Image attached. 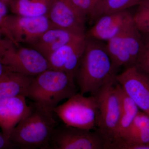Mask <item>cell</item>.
<instances>
[{"label": "cell", "instance_id": "6da1fadb", "mask_svg": "<svg viewBox=\"0 0 149 149\" xmlns=\"http://www.w3.org/2000/svg\"><path fill=\"white\" fill-rule=\"evenodd\" d=\"M115 71L105 45L86 37L84 53L74 78L80 93L94 95L115 79Z\"/></svg>", "mask_w": 149, "mask_h": 149}, {"label": "cell", "instance_id": "7a4b0ae2", "mask_svg": "<svg viewBox=\"0 0 149 149\" xmlns=\"http://www.w3.org/2000/svg\"><path fill=\"white\" fill-rule=\"evenodd\" d=\"M56 116L52 109L32 103L27 113L10 133V141L19 148H49L51 136L59 124Z\"/></svg>", "mask_w": 149, "mask_h": 149}, {"label": "cell", "instance_id": "3957f363", "mask_svg": "<svg viewBox=\"0 0 149 149\" xmlns=\"http://www.w3.org/2000/svg\"><path fill=\"white\" fill-rule=\"evenodd\" d=\"M77 93L74 77L64 71L49 69L34 77L27 97L53 109L62 101Z\"/></svg>", "mask_w": 149, "mask_h": 149}, {"label": "cell", "instance_id": "277c9868", "mask_svg": "<svg viewBox=\"0 0 149 149\" xmlns=\"http://www.w3.org/2000/svg\"><path fill=\"white\" fill-rule=\"evenodd\" d=\"M0 58L8 70L30 77L50 69L47 60L40 52L17 45L6 37L0 44Z\"/></svg>", "mask_w": 149, "mask_h": 149}, {"label": "cell", "instance_id": "5b68a950", "mask_svg": "<svg viewBox=\"0 0 149 149\" xmlns=\"http://www.w3.org/2000/svg\"><path fill=\"white\" fill-rule=\"evenodd\" d=\"M92 95L95 97L97 104L96 130L106 139L109 146L113 139L121 114L119 84L115 78Z\"/></svg>", "mask_w": 149, "mask_h": 149}, {"label": "cell", "instance_id": "8992f818", "mask_svg": "<svg viewBox=\"0 0 149 149\" xmlns=\"http://www.w3.org/2000/svg\"><path fill=\"white\" fill-rule=\"evenodd\" d=\"M52 110L65 125L96 130L97 104L94 95L85 97L80 93H77Z\"/></svg>", "mask_w": 149, "mask_h": 149}, {"label": "cell", "instance_id": "52a82bcc", "mask_svg": "<svg viewBox=\"0 0 149 149\" xmlns=\"http://www.w3.org/2000/svg\"><path fill=\"white\" fill-rule=\"evenodd\" d=\"M58 124L49 144L52 149H107L108 142L97 130L95 131Z\"/></svg>", "mask_w": 149, "mask_h": 149}, {"label": "cell", "instance_id": "ba28073f", "mask_svg": "<svg viewBox=\"0 0 149 149\" xmlns=\"http://www.w3.org/2000/svg\"><path fill=\"white\" fill-rule=\"evenodd\" d=\"M6 22L12 41L17 45L30 46L52 27L47 16L27 17L12 13L6 17Z\"/></svg>", "mask_w": 149, "mask_h": 149}, {"label": "cell", "instance_id": "9c48e42d", "mask_svg": "<svg viewBox=\"0 0 149 149\" xmlns=\"http://www.w3.org/2000/svg\"><path fill=\"white\" fill-rule=\"evenodd\" d=\"M115 78L139 108L149 116V77L132 65L116 74Z\"/></svg>", "mask_w": 149, "mask_h": 149}, {"label": "cell", "instance_id": "30bf717a", "mask_svg": "<svg viewBox=\"0 0 149 149\" xmlns=\"http://www.w3.org/2000/svg\"><path fill=\"white\" fill-rule=\"evenodd\" d=\"M47 17L52 27L86 34L87 17L67 0H53Z\"/></svg>", "mask_w": 149, "mask_h": 149}, {"label": "cell", "instance_id": "8fae6325", "mask_svg": "<svg viewBox=\"0 0 149 149\" xmlns=\"http://www.w3.org/2000/svg\"><path fill=\"white\" fill-rule=\"evenodd\" d=\"M134 22L133 14L128 10L103 15L86 32V37L106 41L120 34Z\"/></svg>", "mask_w": 149, "mask_h": 149}, {"label": "cell", "instance_id": "7c38bea8", "mask_svg": "<svg viewBox=\"0 0 149 149\" xmlns=\"http://www.w3.org/2000/svg\"><path fill=\"white\" fill-rule=\"evenodd\" d=\"M86 35L62 46L47 58L50 69L61 70L75 77L84 53Z\"/></svg>", "mask_w": 149, "mask_h": 149}, {"label": "cell", "instance_id": "4fadbf2b", "mask_svg": "<svg viewBox=\"0 0 149 149\" xmlns=\"http://www.w3.org/2000/svg\"><path fill=\"white\" fill-rule=\"evenodd\" d=\"M26 98L18 95L0 99V128L9 139L12 131L29 110Z\"/></svg>", "mask_w": 149, "mask_h": 149}, {"label": "cell", "instance_id": "5bb4252c", "mask_svg": "<svg viewBox=\"0 0 149 149\" xmlns=\"http://www.w3.org/2000/svg\"><path fill=\"white\" fill-rule=\"evenodd\" d=\"M85 35L86 34L52 27L42 34L30 47L40 52L47 59L62 46Z\"/></svg>", "mask_w": 149, "mask_h": 149}, {"label": "cell", "instance_id": "9a60e30c", "mask_svg": "<svg viewBox=\"0 0 149 149\" xmlns=\"http://www.w3.org/2000/svg\"><path fill=\"white\" fill-rule=\"evenodd\" d=\"M34 77L7 70L0 75V99L18 95L27 97L28 88Z\"/></svg>", "mask_w": 149, "mask_h": 149}, {"label": "cell", "instance_id": "2e32d148", "mask_svg": "<svg viewBox=\"0 0 149 149\" xmlns=\"http://www.w3.org/2000/svg\"><path fill=\"white\" fill-rule=\"evenodd\" d=\"M53 0H12L8 8L12 13L27 17L47 16Z\"/></svg>", "mask_w": 149, "mask_h": 149}, {"label": "cell", "instance_id": "e0dca14e", "mask_svg": "<svg viewBox=\"0 0 149 149\" xmlns=\"http://www.w3.org/2000/svg\"><path fill=\"white\" fill-rule=\"evenodd\" d=\"M119 85L121 100V112L117 128L111 143L124 138L139 111V107L125 93L119 84Z\"/></svg>", "mask_w": 149, "mask_h": 149}, {"label": "cell", "instance_id": "ac0fdd59", "mask_svg": "<svg viewBox=\"0 0 149 149\" xmlns=\"http://www.w3.org/2000/svg\"><path fill=\"white\" fill-rule=\"evenodd\" d=\"M142 0H99L88 18L95 22L100 17L109 14L127 10L138 6Z\"/></svg>", "mask_w": 149, "mask_h": 149}, {"label": "cell", "instance_id": "d6986e66", "mask_svg": "<svg viewBox=\"0 0 149 149\" xmlns=\"http://www.w3.org/2000/svg\"><path fill=\"white\" fill-rule=\"evenodd\" d=\"M123 32L108 41L105 45L107 52L116 70L121 66H125L126 68L133 65L130 54L123 45Z\"/></svg>", "mask_w": 149, "mask_h": 149}, {"label": "cell", "instance_id": "ffe728a7", "mask_svg": "<svg viewBox=\"0 0 149 149\" xmlns=\"http://www.w3.org/2000/svg\"><path fill=\"white\" fill-rule=\"evenodd\" d=\"M123 140L133 143L149 142V116L139 111Z\"/></svg>", "mask_w": 149, "mask_h": 149}, {"label": "cell", "instance_id": "44dd1931", "mask_svg": "<svg viewBox=\"0 0 149 149\" xmlns=\"http://www.w3.org/2000/svg\"><path fill=\"white\" fill-rule=\"evenodd\" d=\"M133 14V21L144 37H149V0H142Z\"/></svg>", "mask_w": 149, "mask_h": 149}, {"label": "cell", "instance_id": "7402d4cb", "mask_svg": "<svg viewBox=\"0 0 149 149\" xmlns=\"http://www.w3.org/2000/svg\"><path fill=\"white\" fill-rule=\"evenodd\" d=\"M143 37V47L134 65L149 77V37Z\"/></svg>", "mask_w": 149, "mask_h": 149}, {"label": "cell", "instance_id": "603a6c76", "mask_svg": "<svg viewBox=\"0 0 149 149\" xmlns=\"http://www.w3.org/2000/svg\"><path fill=\"white\" fill-rule=\"evenodd\" d=\"M87 17L93 12L99 0H67Z\"/></svg>", "mask_w": 149, "mask_h": 149}, {"label": "cell", "instance_id": "cb8c5ba5", "mask_svg": "<svg viewBox=\"0 0 149 149\" xmlns=\"http://www.w3.org/2000/svg\"><path fill=\"white\" fill-rule=\"evenodd\" d=\"M108 149H149V142L144 143H139L120 139L111 143Z\"/></svg>", "mask_w": 149, "mask_h": 149}, {"label": "cell", "instance_id": "d4e9b609", "mask_svg": "<svg viewBox=\"0 0 149 149\" xmlns=\"http://www.w3.org/2000/svg\"><path fill=\"white\" fill-rule=\"evenodd\" d=\"M17 148L16 147L2 132H0V149Z\"/></svg>", "mask_w": 149, "mask_h": 149}, {"label": "cell", "instance_id": "484cf974", "mask_svg": "<svg viewBox=\"0 0 149 149\" xmlns=\"http://www.w3.org/2000/svg\"><path fill=\"white\" fill-rule=\"evenodd\" d=\"M7 70H8L7 69L6 66H5L3 64L1 58H0V75H1L3 73L5 72Z\"/></svg>", "mask_w": 149, "mask_h": 149}, {"label": "cell", "instance_id": "4316f807", "mask_svg": "<svg viewBox=\"0 0 149 149\" xmlns=\"http://www.w3.org/2000/svg\"><path fill=\"white\" fill-rule=\"evenodd\" d=\"M3 3H4L7 6H8L9 3L12 1V0H0Z\"/></svg>", "mask_w": 149, "mask_h": 149}, {"label": "cell", "instance_id": "83f0119b", "mask_svg": "<svg viewBox=\"0 0 149 149\" xmlns=\"http://www.w3.org/2000/svg\"><path fill=\"white\" fill-rule=\"evenodd\" d=\"M3 36H4L5 37L2 31L0 29V44H1L2 40L3 38Z\"/></svg>", "mask_w": 149, "mask_h": 149}]
</instances>
